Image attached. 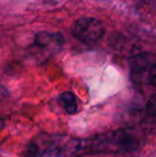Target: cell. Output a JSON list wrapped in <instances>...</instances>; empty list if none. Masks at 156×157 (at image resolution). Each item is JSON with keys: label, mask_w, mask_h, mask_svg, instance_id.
<instances>
[{"label": "cell", "mask_w": 156, "mask_h": 157, "mask_svg": "<svg viewBox=\"0 0 156 157\" xmlns=\"http://www.w3.org/2000/svg\"><path fill=\"white\" fill-rule=\"evenodd\" d=\"M143 137L133 129H118L82 139L83 155L87 154H129L143 145Z\"/></svg>", "instance_id": "6da1fadb"}, {"label": "cell", "mask_w": 156, "mask_h": 157, "mask_svg": "<svg viewBox=\"0 0 156 157\" xmlns=\"http://www.w3.org/2000/svg\"><path fill=\"white\" fill-rule=\"evenodd\" d=\"M131 76L137 87L143 88L146 85L151 87L146 109L149 116L156 119V62L154 58L148 54L135 57L131 62Z\"/></svg>", "instance_id": "7a4b0ae2"}, {"label": "cell", "mask_w": 156, "mask_h": 157, "mask_svg": "<svg viewBox=\"0 0 156 157\" xmlns=\"http://www.w3.org/2000/svg\"><path fill=\"white\" fill-rule=\"evenodd\" d=\"M67 141L62 136L42 135L26 147L23 157H61Z\"/></svg>", "instance_id": "3957f363"}, {"label": "cell", "mask_w": 156, "mask_h": 157, "mask_svg": "<svg viewBox=\"0 0 156 157\" xmlns=\"http://www.w3.org/2000/svg\"><path fill=\"white\" fill-rule=\"evenodd\" d=\"M72 33L83 43L94 44L103 37L105 28L102 21L94 17H81L73 24Z\"/></svg>", "instance_id": "277c9868"}, {"label": "cell", "mask_w": 156, "mask_h": 157, "mask_svg": "<svg viewBox=\"0 0 156 157\" xmlns=\"http://www.w3.org/2000/svg\"><path fill=\"white\" fill-rule=\"evenodd\" d=\"M63 39L59 33L40 32L36 33L32 43V52L39 56H49L61 47Z\"/></svg>", "instance_id": "5b68a950"}, {"label": "cell", "mask_w": 156, "mask_h": 157, "mask_svg": "<svg viewBox=\"0 0 156 157\" xmlns=\"http://www.w3.org/2000/svg\"><path fill=\"white\" fill-rule=\"evenodd\" d=\"M59 103L64 111L69 114L77 113L79 111L78 99L72 92H63L59 95Z\"/></svg>", "instance_id": "8992f818"}]
</instances>
